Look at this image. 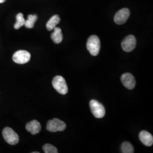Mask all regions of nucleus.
Here are the masks:
<instances>
[{
    "mask_svg": "<svg viewBox=\"0 0 153 153\" xmlns=\"http://www.w3.org/2000/svg\"><path fill=\"white\" fill-rule=\"evenodd\" d=\"M31 58L30 53L25 50L16 51L13 56V60L18 64H24L28 62Z\"/></svg>",
    "mask_w": 153,
    "mask_h": 153,
    "instance_id": "obj_6",
    "label": "nucleus"
},
{
    "mask_svg": "<svg viewBox=\"0 0 153 153\" xmlns=\"http://www.w3.org/2000/svg\"><path fill=\"white\" fill-rule=\"evenodd\" d=\"M2 135L6 141L11 145H16L19 142V138L18 135L10 127H6L4 129Z\"/></svg>",
    "mask_w": 153,
    "mask_h": 153,
    "instance_id": "obj_3",
    "label": "nucleus"
},
{
    "mask_svg": "<svg viewBox=\"0 0 153 153\" xmlns=\"http://www.w3.org/2000/svg\"><path fill=\"white\" fill-rule=\"evenodd\" d=\"M26 129L32 134L35 135L39 133L41 131V125L38 121L34 120L28 123L26 126Z\"/></svg>",
    "mask_w": 153,
    "mask_h": 153,
    "instance_id": "obj_11",
    "label": "nucleus"
},
{
    "mask_svg": "<svg viewBox=\"0 0 153 153\" xmlns=\"http://www.w3.org/2000/svg\"><path fill=\"white\" fill-rule=\"evenodd\" d=\"M136 43V39L134 37V36L130 35L127 36L123 40L121 43V47L125 52H130L135 48Z\"/></svg>",
    "mask_w": 153,
    "mask_h": 153,
    "instance_id": "obj_7",
    "label": "nucleus"
},
{
    "mask_svg": "<svg viewBox=\"0 0 153 153\" xmlns=\"http://www.w3.org/2000/svg\"><path fill=\"white\" fill-rule=\"evenodd\" d=\"M121 81L123 85L128 89H133L136 86V79L134 76L129 73L123 74L121 76Z\"/></svg>",
    "mask_w": 153,
    "mask_h": 153,
    "instance_id": "obj_9",
    "label": "nucleus"
},
{
    "mask_svg": "<svg viewBox=\"0 0 153 153\" xmlns=\"http://www.w3.org/2000/svg\"><path fill=\"white\" fill-rule=\"evenodd\" d=\"M60 22V18L59 15H54L52 16L46 24V27L48 31H52Z\"/></svg>",
    "mask_w": 153,
    "mask_h": 153,
    "instance_id": "obj_13",
    "label": "nucleus"
},
{
    "mask_svg": "<svg viewBox=\"0 0 153 153\" xmlns=\"http://www.w3.org/2000/svg\"><path fill=\"white\" fill-rule=\"evenodd\" d=\"M140 141L146 146H151L153 144V137L152 134L146 131H142L139 134Z\"/></svg>",
    "mask_w": 153,
    "mask_h": 153,
    "instance_id": "obj_10",
    "label": "nucleus"
},
{
    "mask_svg": "<svg viewBox=\"0 0 153 153\" xmlns=\"http://www.w3.org/2000/svg\"><path fill=\"white\" fill-rule=\"evenodd\" d=\"M6 0H0V3L2 4V3H4V2H5Z\"/></svg>",
    "mask_w": 153,
    "mask_h": 153,
    "instance_id": "obj_18",
    "label": "nucleus"
},
{
    "mask_svg": "<svg viewBox=\"0 0 153 153\" xmlns=\"http://www.w3.org/2000/svg\"><path fill=\"white\" fill-rule=\"evenodd\" d=\"M66 127V124L64 121L56 118L48 121L47 124V129L51 132L64 131Z\"/></svg>",
    "mask_w": 153,
    "mask_h": 153,
    "instance_id": "obj_5",
    "label": "nucleus"
},
{
    "mask_svg": "<svg viewBox=\"0 0 153 153\" xmlns=\"http://www.w3.org/2000/svg\"><path fill=\"white\" fill-rule=\"evenodd\" d=\"M90 107L93 115L98 119L102 118L105 114V109L103 104L96 100H91L90 102Z\"/></svg>",
    "mask_w": 153,
    "mask_h": 153,
    "instance_id": "obj_4",
    "label": "nucleus"
},
{
    "mask_svg": "<svg viewBox=\"0 0 153 153\" xmlns=\"http://www.w3.org/2000/svg\"><path fill=\"white\" fill-rule=\"evenodd\" d=\"M130 16V11L127 8H123L117 11L115 16L114 21L117 25L124 24Z\"/></svg>",
    "mask_w": 153,
    "mask_h": 153,
    "instance_id": "obj_8",
    "label": "nucleus"
},
{
    "mask_svg": "<svg viewBox=\"0 0 153 153\" xmlns=\"http://www.w3.org/2000/svg\"><path fill=\"white\" fill-rule=\"evenodd\" d=\"M121 152L123 153H134V149L131 143L129 142H124L122 143L121 147Z\"/></svg>",
    "mask_w": 153,
    "mask_h": 153,
    "instance_id": "obj_16",
    "label": "nucleus"
},
{
    "mask_svg": "<svg viewBox=\"0 0 153 153\" xmlns=\"http://www.w3.org/2000/svg\"><path fill=\"white\" fill-rule=\"evenodd\" d=\"M38 19L36 15H28L27 21H25V26L28 28H32L33 27L35 23Z\"/></svg>",
    "mask_w": 153,
    "mask_h": 153,
    "instance_id": "obj_14",
    "label": "nucleus"
},
{
    "mask_svg": "<svg viewBox=\"0 0 153 153\" xmlns=\"http://www.w3.org/2000/svg\"><path fill=\"white\" fill-rule=\"evenodd\" d=\"M43 149L44 153H57L58 150L57 148L51 144H45L43 146Z\"/></svg>",
    "mask_w": 153,
    "mask_h": 153,
    "instance_id": "obj_17",
    "label": "nucleus"
},
{
    "mask_svg": "<svg viewBox=\"0 0 153 153\" xmlns=\"http://www.w3.org/2000/svg\"><path fill=\"white\" fill-rule=\"evenodd\" d=\"M87 49L92 56H95L98 55L100 49V41L97 35H92L88 39Z\"/></svg>",
    "mask_w": 153,
    "mask_h": 153,
    "instance_id": "obj_1",
    "label": "nucleus"
},
{
    "mask_svg": "<svg viewBox=\"0 0 153 153\" xmlns=\"http://www.w3.org/2000/svg\"><path fill=\"white\" fill-rule=\"evenodd\" d=\"M16 23L14 25V28L16 30H18L25 25L26 20L25 19L22 13H18L16 15Z\"/></svg>",
    "mask_w": 153,
    "mask_h": 153,
    "instance_id": "obj_15",
    "label": "nucleus"
},
{
    "mask_svg": "<svg viewBox=\"0 0 153 153\" xmlns=\"http://www.w3.org/2000/svg\"><path fill=\"white\" fill-rule=\"evenodd\" d=\"M52 85L55 90L62 95H65L68 91V88L65 78L61 76L54 77L52 80Z\"/></svg>",
    "mask_w": 153,
    "mask_h": 153,
    "instance_id": "obj_2",
    "label": "nucleus"
},
{
    "mask_svg": "<svg viewBox=\"0 0 153 153\" xmlns=\"http://www.w3.org/2000/svg\"><path fill=\"white\" fill-rule=\"evenodd\" d=\"M53 32L52 33L51 38L56 44H59L61 43L63 39L61 29L60 27H56L53 29Z\"/></svg>",
    "mask_w": 153,
    "mask_h": 153,
    "instance_id": "obj_12",
    "label": "nucleus"
}]
</instances>
